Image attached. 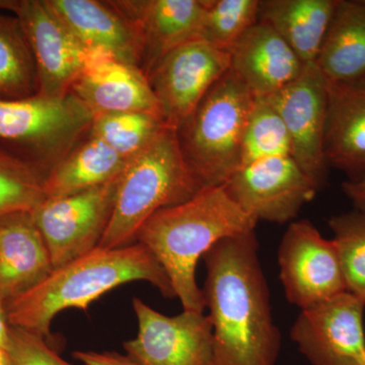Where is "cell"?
<instances>
[{
    "mask_svg": "<svg viewBox=\"0 0 365 365\" xmlns=\"http://www.w3.org/2000/svg\"><path fill=\"white\" fill-rule=\"evenodd\" d=\"M129 160L104 141L88 134L48 172L46 198H58L112 181Z\"/></svg>",
    "mask_w": 365,
    "mask_h": 365,
    "instance_id": "obj_23",
    "label": "cell"
},
{
    "mask_svg": "<svg viewBox=\"0 0 365 365\" xmlns=\"http://www.w3.org/2000/svg\"><path fill=\"white\" fill-rule=\"evenodd\" d=\"M73 357L83 365H141L117 352L76 351Z\"/></svg>",
    "mask_w": 365,
    "mask_h": 365,
    "instance_id": "obj_31",
    "label": "cell"
},
{
    "mask_svg": "<svg viewBox=\"0 0 365 365\" xmlns=\"http://www.w3.org/2000/svg\"><path fill=\"white\" fill-rule=\"evenodd\" d=\"M93 114L72 93L0 100V145L49 172L90 132Z\"/></svg>",
    "mask_w": 365,
    "mask_h": 365,
    "instance_id": "obj_6",
    "label": "cell"
},
{
    "mask_svg": "<svg viewBox=\"0 0 365 365\" xmlns=\"http://www.w3.org/2000/svg\"><path fill=\"white\" fill-rule=\"evenodd\" d=\"M223 186L230 198L257 222L280 225L297 217L319 188L292 155L245 165Z\"/></svg>",
    "mask_w": 365,
    "mask_h": 365,
    "instance_id": "obj_11",
    "label": "cell"
},
{
    "mask_svg": "<svg viewBox=\"0 0 365 365\" xmlns=\"http://www.w3.org/2000/svg\"><path fill=\"white\" fill-rule=\"evenodd\" d=\"M13 13L21 21L35 59L38 95H69L85 66L88 50L72 35L48 0H16Z\"/></svg>",
    "mask_w": 365,
    "mask_h": 365,
    "instance_id": "obj_13",
    "label": "cell"
},
{
    "mask_svg": "<svg viewBox=\"0 0 365 365\" xmlns=\"http://www.w3.org/2000/svg\"><path fill=\"white\" fill-rule=\"evenodd\" d=\"M134 281L150 283L167 299L176 297L160 262L145 246L134 242L124 248H97L54 269L38 287L7 300V319L11 327L48 338L60 312L86 311L102 295Z\"/></svg>",
    "mask_w": 365,
    "mask_h": 365,
    "instance_id": "obj_3",
    "label": "cell"
},
{
    "mask_svg": "<svg viewBox=\"0 0 365 365\" xmlns=\"http://www.w3.org/2000/svg\"><path fill=\"white\" fill-rule=\"evenodd\" d=\"M314 63L329 81L365 79V0H337Z\"/></svg>",
    "mask_w": 365,
    "mask_h": 365,
    "instance_id": "obj_21",
    "label": "cell"
},
{
    "mask_svg": "<svg viewBox=\"0 0 365 365\" xmlns=\"http://www.w3.org/2000/svg\"><path fill=\"white\" fill-rule=\"evenodd\" d=\"M280 280L290 304L309 309L347 292L337 249L309 220L292 222L278 250Z\"/></svg>",
    "mask_w": 365,
    "mask_h": 365,
    "instance_id": "obj_9",
    "label": "cell"
},
{
    "mask_svg": "<svg viewBox=\"0 0 365 365\" xmlns=\"http://www.w3.org/2000/svg\"><path fill=\"white\" fill-rule=\"evenodd\" d=\"M47 174L0 145V215L37 207L46 199Z\"/></svg>",
    "mask_w": 365,
    "mask_h": 365,
    "instance_id": "obj_25",
    "label": "cell"
},
{
    "mask_svg": "<svg viewBox=\"0 0 365 365\" xmlns=\"http://www.w3.org/2000/svg\"><path fill=\"white\" fill-rule=\"evenodd\" d=\"M38 91L37 67L21 21L0 11V100H24Z\"/></svg>",
    "mask_w": 365,
    "mask_h": 365,
    "instance_id": "obj_24",
    "label": "cell"
},
{
    "mask_svg": "<svg viewBox=\"0 0 365 365\" xmlns=\"http://www.w3.org/2000/svg\"><path fill=\"white\" fill-rule=\"evenodd\" d=\"M257 222L230 198L223 185L205 187L189 200L153 213L135 242L150 250L165 269L182 309L204 313L197 264L218 242L254 232Z\"/></svg>",
    "mask_w": 365,
    "mask_h": 365,
    "instance_id": "obj_2",
    "label": "cell"
},
{
    "mask_svg": "<svg viewBox=\"0 0 365 365\" xmlns=\"http://www.w3.org/2000/svg\"><path fill=\"white\" fill-rule=\"evenodd\" d=\"M347 292L365 302V213L353 209L329 220Z\"/></svg>",
    "mask_w": 365,
    "mask_h": 365,
    "instance_id": "obj_28",
    "label": "cell"
},
{
    "mask_svg": "<svg viewBox=\"0 0 365 365\" xmlns=\"http://www.w3.org/2000/svg\"><path fill=\"white\" fill-rule=\"evenodd\" d=\"M230 69L255 97H268L294 81L306 64L272 26L259 21L230 50Z\"/></svg>",
    "mask_w": 365,
    "mask_h": 365,
    "instance_id": "obj_17",
    "label": "cell"
},
{
    "mask_svg": "<svg viewBox=\"0 0 365 365\" xmlns=\"http://www.w3.org/2000/svg\"><path fill=\"white\" fill-rule=\"evenodd\" d=\"M342 190L351 201L355 210L365 213V176L356 181H345L342 184Z\"/></svg>",
    "mask_w": 365,
    "mask_h": 365,
    "instance_id": "obj_32",
    "label": "cell"
},
{
    "mask_svg": "<svg viewBox=\"0 0 365 365\" xmlns=\"http://www.w3.org/2000/svg\"><path fill=\"white\" fill-rule=\"evenodd\" d=\"M67 28L88 51H105L140 68L135 34L109 1L48 0ZM141 69V68H140Z\"/></svg>",
    "mask_w": 365,
    "mask_h": 365,
    "instance_id": "obj_20",
    "label": "cell"
},
{
    "mask_svg": "<svg viewBox=\"0 0 365 365\" xmlns=\"http://www.w3.org/2000/svg\"><path fill=\"white\" fill-rule=\"evenodd\" d=\"M230 69V54L202 39L180 46L148 73L163 122L178 130Z\"/></svg>",
    "mask_w": 365,
    "mask_h": 365,
    "instance_id": "obj_8",
    "label": "cell"
},
{
    "mask_svg": "<svg viewBox=\"0 0 365 365\" xmlns=\"http://www.w3.org/2000/svg\"><path fill=\"white\" fill-rule=\"evenodd\" d=\"M362 365H365V357H364V364H362Z\"/></svg>",
    "mask_w": 365,
    "mask_h": 365,
    "instance_id": "obj_36",
    "label": "cell"
},
{
    "mask_svg": "<svg viewBox=\"0 0 365 365\" xmlns=\"http://www.w3.org/2000/svg\"><path fill=\"white\" fill-rule=\"evenodd\" d=\"M71 93L93 116L112 113H148L162 118L148 76L139 67L120 61L110 53L88 51Z\"/></svg>",
    "mask_w": 365,
    "mask_h": 365,
    "instance_id": "obj_16",
    "label": "cell"
},
{
    "mask_svg": "<svg viewBox=\"0 0 365 365\" xmlns=\"http://www.w3.org/2000/svg\"><path fill=\"white\" fill-rule=\"evenodd\" d=\"M165 126L162 118L148 113H112L93 116L88 134L130 160Z\"/></svg>",
    "mask_w": 365,
    "mask_h": 365,
    "instance_id": "obj_26",
    "label": "cell"
},
{
    "mask_svg": "<svg viewBox=\"0 0 365 365\" xmlns=\"http://www.w3.org/2000/svg\"><path fill=\"white\" fill-rule=\"evenodd\" d=\"M287 127L292 157L319 187L325 182L327 163L324 138L327 115V81L316 63L304 66L287 86L264 97Z\"/></svg>",
    "mask_w": 365,
    "mask_h": 365,
    "instance_id": "obj_14",
    "label": "cell"
},
{
    "mask_svg": "<svg viewBox=\"0 0 365 365\" xmlns=\"http://www.w3.org/2000/svg\"><path fill=\"white\" fill-rule=\"evenodd\" d=\"M16 0H0V11H13Z\"/></svg>",
    "mask_w": 365,
    "mask_h": 365,
    "instance_id": "obj_35",
    "label": "cell"
},
{
    "mask_svg": "<svg viewBox=\"0 0 365 365\" xmlns=\"http://www.w3.org/2000/svg\"><path fill=\"white\" fill-rule=\"evenodd\" d=\"M259 0H206L200 39L230 52L242 35L259 21Z\"/></svg>",
    "mask_w": 365,
    "mask_h": 365,
    "instance_id": "obj_29",
    "label": "cell"
},
{
    "mask_svg": "<svg viewBox=\"0 0 365 365\" xmlns=\"http://www.w3.org/2000/svg\"><path fill=\"white\" fill-rule=\"evenodd\" d=\"M138 323L126 355L141 365H212L213 333L208 314L182 311L174 317L155 311L138 297L132 300Z\"/></svg>",
    "mask_w": 365,
    "mask_h": 365,
    "instance_id": "obj_10",
    "label": "cell"
},
{
    "mask_svg": "<svg viewBox=\"0 0 365 365\" xmlns=\"http://www.w3.org/2000/svg\"><path fill=\"white\" fill-rule=\"evenodd\" d=\"M135 34L141 71L148 72L180 46L200 39L206 0H113Z\"/></svg>",
    "mask_w": 365,
    "mask_h": 365,
    "instance_id": "obj_15",
    "label": "cell"
},
{
    "mask_svg": "<svg viewBox=\"0 0 365 365\" xmlns=\"http://www.w3.org/2000/svg\"><path fill=\"white\" fill-rule=\"evenodd\" d=\"M365 302L345 292L302 309L292 339L312 365H362Z\"/></svg>",
    "mask_w": 365,
    "mask_h": 365,
    "instance_id": "obj_12",
    "label": "cell"
},
{
    "mask_svg": "<svg viewBox=\"0 0 365 365\" xmlns=\"http://www.w3.org/2000/svg\"><path fill=\"white\" fill-rule=\"evenodd\" d=\"M54 270L51 256L31 211L0 215V294H26Z\"/></svg>",
    "mask_w": 365,
    "mask_h": 365,
    "instance_id": "obj_19",
    "label": "cell"
},
{
    "mask_svg": "<svg viewBox=\"0 0 365 365\" xmlns=\"http://www.w3.org/2000/svg\"><path fill=\"white\" fill-rule=\"evenodd\" d=\"M288 155H292V143L279 114L267 98H255L242 138L241 168L259 160Z\"/></svg>",
    "mask_w": 365,
    "mask_h": 365,
    "instance_id": "obj_27",
    "label": "cell"
},
{
    "mask_svg": "<svg viewBox=\"0 0 365 365\" xmlns=\"http://www.w3.org/2000/svg\"><path fill=\"white\" fill-rule=\"evenodd\" d=\"M119 176L78 193L46 198L31 211L54 269L98 248L111 220Z\"/></svg>",
    "mask_w": 365,
    "mask_h": 365,
    "instance_id": "obj_7",
    "label": "cell"
},
{
    "mask_svg": "<svg viewBox=\"0 0 365 365\" xmlns=\"http://www.w3.org/2000/svg\"><path fill=\"white\" fill-rule=\"evenodd\" d=\"M9 352L16 365H74L69 364L39 334L11 326Z\"/></svg>",
    "mask_w": 365,
    "mask_h": 365,
    "instance_id": "obj_30",
    "label": "cell"
},
{
    "mask_svg": "<svg viewBox=\"0 0 365 365\" xmlns=\"http://www.w3.org/2000/svg\"><path fill=\"white\" fill-rule=\"evenodd\" d=\"M255 96L230 69L177 130L182 157L202 188L222 186L241 168Z\"/></svg>",
    "mask_w": 365,
    "mask_h": 365,
    "instance_id": "obj_5",
    "label": "cell"
},
{
    "mask_svg": "<svg viewBox=\"0 0 365 365\" xmlns=\"http://www.w3.org/2000/svg\"><path fill=\"white\" fill-rule=\"evenodd\" d=\"M11 325L6 314V299L0 294V347L9 349Z\"/></svg>",
    "mask_w": 365,
    "mask_h": 365,
    "instance_id": "obj_33",
    "label": "cell"
},
{
    "mask_svg": "<svg viewBox=\"0 0 365 365\" xmlns=\"http://www.w3.org/2000/svg\"><path fill=\"white\" fill-rule=\"evenodd\" d=\"M0 365H16L13 356L6 348L0 347Z\"/></svg>",
    "mask_w": 365,
    "mask_h": 365,
    "instance_id": "obj_34",
    "label": "cell"
},
{
    "mask_svg": "<svg viewBox=\"0 0 365 365\" xmlns=\"http://www.w3.org/2000/svg\"><path fill=\"white\" fill-rule=\"evenodd\" d=\"M337 0H263L259 21L272 26L302 63H314Z\"/></svg>",
    "mask_w": 365,
    "mask_h": 365,
    "instance_id": "obj_22",
    "label": "cell"
},
{
    "mask_svg": "<svg viewBox=\"0 0 365 365\" xmlns=\"http://www.w3.org/2000/svg\"><path fill=\"white\" fill-rule=\"evenodd\" d=\"M201 189L182 157L177 130L165 126L120 174L111 220L98 248L130 246L153 213L189 200Z\"/></svg>",
    "mask_w": 365,
    "mask_h": 365,
    "instance_id": "obj_4",
    "label": "cell"
},
{
    "mask_svg": "<svg viewBox=\"0 0 365 365\" xmlns=\"http://www.w3.org/2000/svg\"><path fill=\"white\" fill-rule=\"evenodd\" d=\"M254 232L225 237L203 260V295L212 325V365H276L281 337Z\"/></svg>",
    "mask_w": 365,
    "mask_h": 365,
    "instance_id": "obj_1",
    "label": "cell"
},
{
    "mask_svg": "<svg viewBox=\"0 0 365 365\" xmlns=\"http://www.w3.org/2000/svg\"><path fill=\"white\" fill-rule=\"evenodd\" d=\"M324 151L328 165L347 174L348 181L365 176V79L327 81Z\"/></svg>",
    "mask_w": 365,
    "mask_h": 365,
    "instance_id": "obj_18",
    "label": "cell"
}]
</instances>
